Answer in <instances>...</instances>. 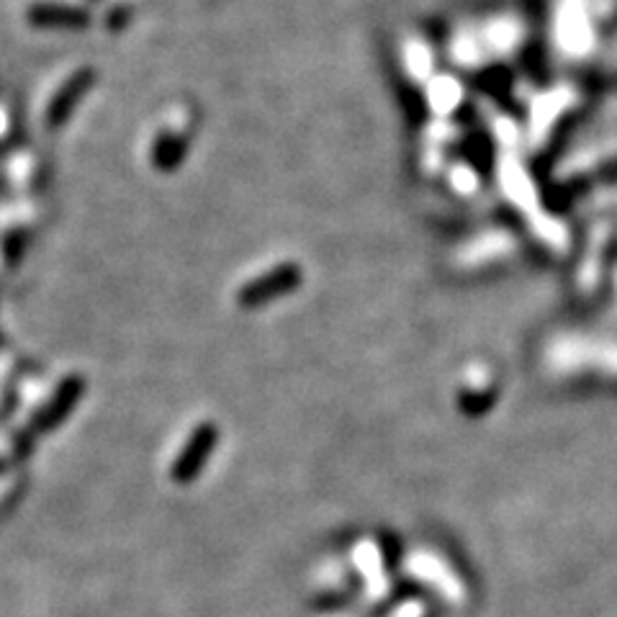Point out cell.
<instances>
[{
    "label": "cell",
    "mask_w": 617,
    "mask_h": 617,
    "mask_svg": "<svg viewBox=\"0 0 617 617\" xmlns=\"http://www.w3.org/2000/svg\"><path fill=\"white\" fill-rule=\"evenodd\" d=\"M211 445H214V429L201 427L196 437L191 441L189 448H185L183 458L175 463V478H178V482H189V478L199 474L201 463L206 461Z\"/></svg>",
    "instance_id": "obj_1"
}]
</instances>
